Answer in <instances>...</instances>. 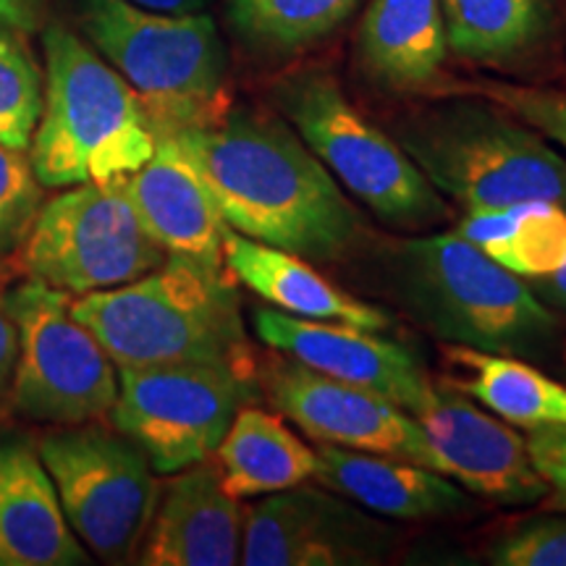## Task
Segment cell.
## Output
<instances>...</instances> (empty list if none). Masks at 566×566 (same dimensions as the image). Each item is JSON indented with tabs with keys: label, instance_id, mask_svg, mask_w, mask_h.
<instances>
[{
	"label": "cell",
	"instance_id": "obj_1",
	"mask_svg": "<svg viewBox=\"0 0 566 566\" xmlns=\"http://www.w3.org/2000/svg\"><path fill=\"white\" fill-rule=\"evenodd\" d=\"M171 137L229 229L310 263H338L363 242V218L281 113L229 108Z\"/></svg>",
	"mask_w": 566,
	"mask_h": 566
},
{
	"label": "cell",
	"instance_id": "obj_2",
	"mask_svg": "<svg viewBox=\"0 0 566 566\" xmlns=\"http://www.w3.org/2000/svg\"><path fill=\"white\" fill-rule=\"evenodd\" d=\"M71 315L122 370L163 365H233L254 359L226 268L168 258L124 286L71 296Z\"/></svg>",
	"mask_w": 566,
	"mask_h": 566
},
{
	"label": "cell",
	"instance_id": "obj_3",
	"mask_svg": "<svg viewBox=\"0 0 566 566\" xmlns=\"http://www.w3.org/2000/svg\"><path fill=\"white\" fill-rule=\"evenodd\" d=\"M45 87L30 145L45 189L124 179L155 153L150 118L126 80L63 24L42 32Z\"/></svg>",
	"mask_w": 566,
	"mask_h": 566
},
{
	"label": "cell",
	"instance_id": "obj_4",
	"mask_svg": "<svg viewBox=\"0 0 566 566\" xmlns=\"http://www.w3.org/2000/svg\"><path fill=\"white\" fill-rule=\"evenodd\" d=\"M388 263L399 302L438 342L522 357L556 334L554 313L527 281L457 231L405 239Z\"/></svg>",
	"mask_w": 566,
	"mask_h": 566
},
{
	"label": "cell",
	"instance_id": "obj_5",
	"mask_svg": "<svg viewBox=\"0 0 566 566\" xmlns=\"http://www.w3.org/2000/svg\"><path fill=\"white\" fill-rule=\"evenodd\" d=\"M76 24L139 97L155 137L216 124L231 108L229 55L208 13L76 0Z\"/></svg>",
	"mask_w": 566,
	"mask_h": 566
},
{
	"label": "cell",
	"instance_id": "obj_6",
	"mask_svg": "<svg viewBox=\"0 0 566 566\" xmlns=\"http://www.w3.org/2000/svg\"><path fill=\"white\" fill-rule=\"evenodd\" d=\"M396 134L428 181L464 210L522 200L566 202V158L499 105L424 108Z\"/></svg>",
	"mask_w": 566,
	"mask_h": 566
},
{
	"label": "cell",
	"instance_id": "obj_7",
	"mask_svg": "<svg viewBox=\"0 0 566 566\" xmlns=\"http://www.w3.org/2000/svg\"><path fill=\"white\" fill-rule=\"evenodd\" d=\"M275 111L354 200L380 223L433 229L449 218L443 195L405 147L354 105L328 69H300L273 84Z\"/></svg>",
	"mask_w": 566,
	"mask_h": 566
},
{
	"label": "cell",
	"instance_id": "obj_8",
	"mask_svg": "<svg viewBox=\"0 0 566 566\" xmlns=\"http://www.w3.org/2000/svg\"><path fill=\"white\" fill-rule=\"evenodd\" d=\"M166 260L168 254L142 229L124 179L61 189L42 202L19 247L27 279L71 296L124 286Z\"/></svg>",
	"mask_w": 566,
	"mask_h": 566
},
{
	"label": "cell",
	"instance_id": "obj_9",
	"mask_svg": "<svg viewBox=\"0 0 566 566\" xmlns=\"http://www.w3.org/2000/svg\"><path fill=\"white\" fill-rule=\"evenodd\" d=\"M19 328L11 412L69 428L101 422L118 396V367L71 315V294L27 279L9 289Z\"/></svg>",
	"mask_w": 566,
	"mask_h": 566
},
{
	"label": "cell",
	"instance_id": "obj_10",
	"mask_svg": "<svg viewBox=\"0 0 566 566\" xmlns=\"http://www.w3.org/2000/svg\"><path fill=\"white\" fill-rule=\"evenodd\" d=\"M38 451L90 554L105 564H132L160 491L150 459L103 420L55 428Z\"/></svg>",
	"mask_w": 566,
	"mask_h": 566
},
{
	"label": "cell",
	"instance_id": "obj_11",
	"mask_svg": "<svg viewBox=\"0 0 566 566\" xmlns=\"http://www.w3.org/2000/svg\"><path fill=\"white\" fill-rule=\"evenodd\" d=\"M252 370L233 365H163L118 370L111 422L160 475L216 454L233 417L252 399Z\"/></svg>",
	"mask_w": 566,
	"mask_h": 566
},
{
	"label": "cell",
	"instance_id": "obj_12",
	"mask_svg": "<svg viewBox=\"0 0 566 566\" xmlns=\"http://www.w3.org/2000/svg\"><path fill=\"white\" fill-rule=\"evenodd\" d=\"M391 548L386 522L328 488L302 483L244 509L247 566H367L384 564Z\"/></svg>",
	"mask_w": 566,
	"mask_h": 566
},
{
	"label": "cell",
	"instance_id": "obj_13",
	"mask_svg": "<svg viewBox=\"0 0 566 566\" xmlns=\"http://www.w3.org/2000/svg\"><path fill=\"white\" fill-rule=\"evenodd\" d=\"M260 386L273 409L317 443L409 459L436 470L420 422L380 394L310 370L286 354L265 359Z\"/></svg>",
	"mask_w": 566,
	"mask_h": 566
},
{
	"label": "cell",
	"instance_id": "obj_14",
	"mask_svg": "<svg viewBox=\"0 0 566 566\" xmlns=\"http://www.w3.org/2000/svg\"><path fill=\"white\" fill-rule=\"evenodd\" d=\"M420 422L436 472L464 491L501 506H530L546 501L548 485L535 470L525 436L478 407L451 384H436L412 415Z\"/></svg>",
	"mask_w": 566,
	"mask_h": 566
},
{
	"label": "cell",
	"instance_id": "obj_15",
	"mask_svg": "<svg viewBox=\"0 0 566 566\" xmlns=\"http://www.w3.org/2000/svg\"><path fill=\"white\" fill-rule=\"evenodd\" d=\"M254 331L268 349L286 354L342 384L380 394L409 415L420 409L436 386L407 346L384 338L378 331L304 321L275 307H260L254 313Z\"/></svg>",
	"mask_w": 566,
	"mask_h": 566
},
{
	"label": "cell",
	"instance_id": "obj_16",
	"mask_svg": "<svg viewBox=\"0 0 566 566\" xmlns=\"http://www.w3.org/2000/svg\"><path fill=\"white\" fill-rule=\"evenodd\" d=\"M242 541L244 506L226 491L218 467L205 459L160 483L134 564L233 566L242 564Z\"/></svg>",
	"mask_w": 566,
	"mask_h": 566
},
{
	"label": "cell",
	"instance_id": "obj_17",
	"mask_svg": "<svg viewBox=\"0 0 566 566\" xmlns=\"http://www.w3.org/2000/svg\"><path fill=\"white\" fill-rule=\"evenodd\" d=\"M124 189L142 229L168 258L226 268L223 242L229 223L202 176L171 137H158L153 158L124 176Z\"/></svg>",
	"mask_w": 566,
	"mask_h": 566
},
{
	"label": "cell",
	"instance_id": "obj_18",
	"mask_svg": "<svg viewBox=\"0 0 566 566\" xmlns=\"http://www.w3.org/2000/svg\"><path fill=\"white\" fill-rule=\"evenodd\" d=\"M90 551L63 514L51 472L27 441L0 443V566H82Z\"/></svg>",
	"mask_w": 566,
	"mask_h": 566
},
{
	"label": "cell",
	"instance_id": "obj_19",
	"mask_svg": "<svg viewBox=\"0 0 566 566\" xmlns=\"http://www.w3.org/2000/svg\"><path fill=\"white\" fill-rule=\"evenodd\" d=\"M317 483L388 520L422 522L457 516L470 509L464 488L430 467L370 451L338 449L321 443L315 449Z\"/></svg>",
	"mask_w": 566,
	"mask_h": 566
},
{
	"label": "cell",
	"instance_id": "obj_20",
	"mask_svg": "<svg viewBox=\"0 0 566 566\" xmlns=\"http://www.w3.org/2000/svg\"><path fill=\"white\" fill-rule=\"evenodd\" d=\"M223 265L233 281L244 283L260 300L286 315L344 323L378 334L391 328V317L384 310L338 289L310 260L279 247L254 242L233 229L226 233Z\"/></svg>",
	"mask_w": 566,
	"mask_h": 566
},
{
	"label": "cell",
	"instance_id": "obj_21",
	"mask_svg": "<svg viewBox=\"0 0 566 566\" xmlns=\"http://www.w3.org/2000/svg\"><path fill=\"white\" fill-rule=\"evenodd\" d=\"M449 55L438 0H370L357 34L365 76L396 95L424 92L441 80Z\"/></svg>",
	"mask_w": 566,
	"mask_h": 566
},
{
	"label": "cell",
	"instance_id": "obj_22",
	"mask_svg": "<svg viewBox=\"0 0 566 566\" xmlns=\"http://www.w3.org/2000/svg\"><path fill=\"white\" fill-rule=\"evenodd\" d=\"M216 467L233 499H260L313 480L317 454L279 415L247 405L218 443Z\"/></svg>",
	"mask_w": 566,
	"mask_h": 566
},
{
	"label": "cell",
	"instance_id": "obj_23",
	"mask_svg": "<svg viewBox=\"0 0 566 566\" xmlns=\"http://www.w3.org/2000/svg\"><path fill=\"white\" fill-rule=\"evenodd\" d=\"M443 359L457 373L446 384L504 422L522 430L566 428V386L520 357L446 344Z\"/></svg>",
	"mask_w": 566,
	"mask_h": 566
},
{
	"label": "cell",
	"instance_id": "obj_24",
	"mask_svg": "<svg viewBox=\"0 0 566 566\" xmlns=\"http://www.w3.org/2000/svg\"><path fill=\"white\" fill-rule=\"evenodd\" d=\"M454 231L525 281L543 279L566 263L564 202L522 200L472 208L464 210Z\"/></svg>",
	"mask_w": 566,
	"mask_h": 566
},
{
	"label": "cell",
	"instance_id": "obj_25",
	"mask_svg": "<svg viewBox=\"0 0 566 566\" xmlns=\"http://www.w3.org/2000/svg\"><path fill=\"white\" fill-rule=\"evenodd\" d=\"M438 6L449 51L483 66L520 61L548 32L546 0H438Z\"/></svg>",
	"mask_w": 566,
	"mask_h": 566
},
{
	"label": "cell",
	"instance_id": "obj_26",
	"mask_svg": "<svg viewBox=\"0 0 566 566\" xmlns=\"http://www.w3.org/2000/svg\"><path fill=\"white\" fill-rule=\"evenodd\" d=\"M359 0H226V17L247 48L289 59L328 40Z\"/></svg>",
	"mask_w": 566,
	"mask_h": 566
},
{
	"label": "cell",
	"instance_id": "obj_27",
	"mask_svg": "<svg viewBox=\"0 0 566 566\" xmlns=\"http://www.w3.org/2000/svg\"><path fill=\"white\" fill-rule=\"evenodd\" d=\"M42 74L21 30L0 24V145L30 150L42 113Z\"/></svg>",
	"mask_w": 566,
	"mask_h": 566
},
{
	"label": "cell",
	"instance_id": "obj_28",
	"mask_svg": "<svg viewBox=\"0 0 566 566\" xmlns=\"http://www.w3.org/2000/svg\"><path fill=\"white\" fill-rule=\"evenodd\" d=\"M42 184L30 153L0 145V260L17 252L42 208Z\"/></svg>",
	"mask_w": 566,
	"mask_h": 566
},
{
	"label": "cell",
	"instance_id": "obj_29",
	"mask_svg": "<svg viewBox=\"0 0 566 566\" xmlns=\"http://www.w3.org/2000/svg\"><path fill=\"white\" fill-rule=\"evenodd\" d=\"M475 92L566 150V92L504 82L478 84Z\"/></svg>",
	"mask_w": 566,
	"mask_h": 566
},
{
	"label": "cell",
	"instance_id": "obj_30",
	"mask_svg": "<svg viewBox=\"0 0 566 566\" xmlns=\"http://www.w3.org/2000/svg\"><path fill=\"white\" fill-rule=\"evenodd\" d=\"M495 566H566V514L535 516L509 530L488 551Z\"/></svg>",
	"mask_w": 566,
	"mask_h": 566
},
{
	"label": "cell",
	"instance_id": "obj_31",
	"mask_svg": "<svg viewBox=\"0 0 566 566\" xmlns=\"http://www.w3.org/2000/svg\"><path fill=\"white\" fill-rule=\"evenodd\" d=\"M525 441L535 470L548 485L546 504L566 512V428L527 430Z\"/></svg>",
	"mask_w": 566,
	"mask_h": 566
},
{
	"label": "cell",
	"instance_id": "obj_32",
	"mask_svg": "<svg viewBox=\"0 0 566 566\" xmlns=\"http://www.w3.org/2000/svg\"><path fill=\"white\" fill-rule=\"evenodd\" d=\"M17 352H19L17 317H13L6 275H0V420H3L6 412H11V384H13V367H17Z\"/></svg>",
	"mask_w": 566,
	"mask_h": 566
},
{
	"label": "cell",
	"instance_id": "obj_33",
	"mask_svg": "<svg viewBox=\"0 0 566 566\" xmlns=\"http://www.w3.org/2000/svg\"><path fill=\"white\" fill-rule=\"evenodd\" d=\"M566 208V202H564ZM530 289L541 296L546 304H554L558 310H566V263L562 268H556L554 273L543 275V279L527 281Z\"/></svg>",
	"mask_w": 566,
	"mask_h": 566
},
{
	"label": "cell",
	"instance_id": "obj_34",
	"mask_svg": "<svg viewBox=\"0 0 566 566\" xmlns=\"http://www.w3.org/2000/svg\"><path fill=\"white\" fill-rule=\"evenodd\" d=\"M38 11V0H0V24L30 27Z\"/></svg>",
	"mask_w": 566,
	"mask_h": 566
},
{
	"label": "cell",
	"instance_id": "obj_35",
	"mask_svg": "<svg viewBox=\"0 0 566 566\" xmlns=\"http://www.w3.org/2000/svg\"><path fill=\"white\" fill-rule=\"evenodd\" d=\"M126 3L160 13H200L208 9L210 0H126Z\"/></svg>",
	"mask_w": 566,
	"mask_h": 566
},
{
	"label": "cell",
	"instance_id": "obj_36",
	"mask_svg": "<svg viewBox=\"0 0 566 566\" xmlns=\"http://www.w3.org/2000/svg\"><path fill=\"white\" fill-rule=\"evenodd\" d=\"M0 275H6V273H3V263H0Z\"/></svg>",
	"mask_w": 566,
	"mask_h": 566
}]
</instances>
